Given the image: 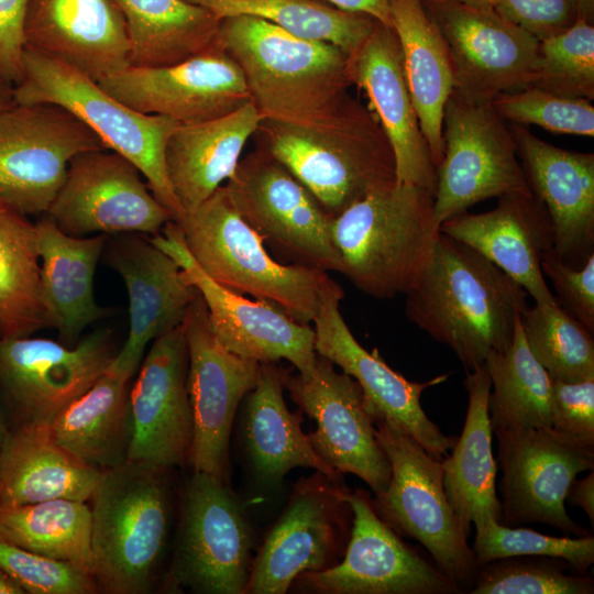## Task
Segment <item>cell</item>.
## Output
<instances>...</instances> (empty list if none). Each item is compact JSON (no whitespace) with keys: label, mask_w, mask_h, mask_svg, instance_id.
I'll use <instances>...</instances> for the list:
<instances>
[{"label":"cell","mask_w":594,"mask_h":594,"mask_svg":"<svg viewBox=\"0 0 594 594\" xmlns=\"http://www.w3.org/2000/svg\"><path fill=\"white\" fill-rule=\"evenodd\" d=\"M227 484L194 471L185 484L167 590L245 593L252 569L251 529Z\"/></svg>","instance_id":"obj_9"},{"label":"cell","mask_w":594,"mask_h":594,"mask_svg":"<svg viewBox=\"0 0 594 594\" xmlns=\"http://www.w3.org/2000/svg\"><path fill=\"white\" fill-rule=\"evenodd\" d=\"M570 506L581 507L594 526V472L581 480H574L565 496Z\"/></svg>","instance_id":"obj_53"},{"label":"cell","mask_w":594,"mask_h":594,"mask_svg":"<svg viewBox=\"0 0 594 594\" xmlns=\"http://www.w3.org/2000/svg\"><path fill=\"white\" fill-rule=\"evenodd\" d=\"M349 492L318 471L300 480L263 542L245 594H284L299 575L338 563L352 526Z\"/></svg>","instance_id":"obj_14"},{"label":"cell","mask_w":594,"mask_h":594,"mask_svg":"<svg viewBox=\"0 0 594 594\" xmlns=\"http://www.w3.org/2000/svg\"><path fill=\"white\" fill-rule=\"evenodd\" d=\"M262 120L250 101L218 119L176 128L167 141L165 161L184 213L195 210L233 176L245 143Z\"/></svg>","instance_id":"obj_30"},{"label":"cell","mask_w":594,"mask_h":594,"mask_svg":"<svg viewBox=\"0 0 594 594\" xmlns=\"http://www.w3.org/2000/svg\"><path fill=\"white\" fill-rule=\"evenodd\" d=\"M10 421L6 411V408L0 398V461L3 452V448L10 431Z\"/></svg>","instance_id":"obj_57"},{"label":"cell","mask_w":594,"mask_h":594,"mask_svg":"<svg viewBox=\"0 0 594 594\" xmlns=\"http://www.w3.org/2000/svg\"><path fill=\"white\" fill-rule=\"evenodd\" d=\"M464 386L469 396L464 426L452 453L441 460V465L447 497L470 534L472 524L501 521L502 507L487 410L491 378L485 364L466 371Z\"/></svg>","instance_id":"obj_34"},{"label":"cell","mask_w":594,"mask_h":594,"mask_svg":"<svg viewBox=\"0 0 594 594\" xmlns=\"http://www.w3.org/2000/svg\"><path fill=\"white\" fill-rule=\"evenodd\" d=\"M114 235L107 249V262L128 292L129 333L107 370L130 380L148 343L180 326L199 293L179 264L150 238Z\"/></svg>","instance_id":"obj_25"},{"label":"cell","mask_w":594,"mask_h":594,"mask_svg":"<svg viewBox=\"0 0 594 594\" xmlns=\"http://www.w3.org/2000/svg\"><path fill=\"white\" fill-rule=\"evenodd\" d=\"M576 21L594 22V0H574Z\"/></svg>","instance_id":"obj_56"},{"label":"cell","mask_w":594,"mask_h":594,"mask_svg":"<svg viewBox=\"0 0 594 594\" xmlns=\"http://www.w3.org/2000/svg\"><path fill=\"white\" fill-rule=\"evenodd\" d=\"M224 187L241 217L292 264L341 273L331 217L264 148L240 161Z\"/></svg>","instance_id":"obj_12"},{"label":"cell","mask_w":594,"mask_h":594,"mask_svg":"<svg viewBox=\"0 0 594 594\" xmlns=\"http://www.w3.org/2000/svg\"><path fill=\"white\" fill-rule=\"evenodd\" d=\"M440 232L471 246L516 280L536 304L557 302L541 271L554 245L547 208L531 191L498 197L487 212L464 211L440 224Z\"/></svg>","instance_id":"obj_27"},{"label":"cell","mask_w":594,"mask_h":594,"mask_svg":"<svg viewBox=\"0 0 594 594\" xmlns=\"http://www.w3.org/2000/svg\"><path fill=\"white\" fill-rule=\"evenodd\" d=\"M28 2L29 0H0V68L14 86L23 76Z\"/></svg>","instance_id":"obj_51"},{"label":"cell","mask_w":594,"mask_h":594,"mask_svg":"<svg viewBox=\"0 0 594 594\" xmlns=\"http://www.w3.org/2000/svg\"><path fill=\"white\" fill-rule=\"evenodd\" d=\"M472 551L476 566L508 557H549L585 574L594 563V537H554L529 528L508 527L494 519L475 525Z\"/></svg>","instance_id":"obj_45"},{"label":"cell","mask_w":594,"mask_h":594,"mask_svg":"<svg viewBox=\"0 0 594 594\" xmlns=\"http://www.w3.org/2000/svg\"><path fill=\"white\" fill-rule=\"evenodd\" d=\"M282 382L301 411L316 420L307 435L315 452L337 473H351L375 495L389 483L391 462L375 436L359 383L317 354L309 375L280 369Z\"/></svg>","instance_id":"obj_21"},{"label":"cell","mask_w":594,"mask_h":594,"mask_svg":"<svg viewBox=\"0 0 594 594\" xmlns=\"http://www.w3.org/2000/svg\"><path fill=\"white\" fill-rule=\"evenodd\" d=\"M346 499L353 517L343 560L328 569L304 573L295 581L323 594L462 593L376 514L365 491H350Z\"/></svg>","instance_id":"obj_19"},{"label":"cell","mask_w":594,"mask_h":594,"mask_svg":"<svg viewBox=\"0 0 594 594\" xmlns=\"http://www.w3.org/2000/svg\"><path fill=\"white\" fill-rule=\"evenodd\" d=\"M152 243L170 255L187 280L202 297L210 327L219 342L233 354L258 363L290 362L301 375L316 364L315 331L266 300H251L209 277L185 245L182 232L169 221Z\"/></svg>","instance_id":"obj_18"},{"label":"cell","mask_w":594,"mask_h":594,"mask_svg":"<svg viewBox=\"0 0 594 594\" xmlns=\"http://www.w3.org/2000/svg\"><path fill=\"white\" fill-rule=\"evenodd\" d=\"M491 378L487 410L493 432L510 428H551V383L522 336L520 317L512 343L485 360Z\"/></svg>","instance_id":"obj_39"},{"label":"cell","mask_w":594,"mask_h":594,"mask_svg":"<svg viewBox=\"0 0 594 594\" xmlns=\"http://www.w3.org/2000/svg\"><path fill=\"white\" fill-rule=\"evenodd\" d=\"M98 84L128 107L179 124L218 119L252 101L240 66L219 43L174 65L128 66Z\"/></svg>","instance_id":"obj_23"},{"label":"cell","mask_w":594,"mask_h":594,"mask_svg":"<svg viewBox=\"0 0 594 594\" xmlns=\"http://www.w3.org/2000/svg\"><path fill=\"white\" fill-rule=\"evenodd\" d=\"M0 566L20 583L25 593H98L97 584L90 574L67 562L34 553L1 538Z\"/></svg>","instance_id":"obj_47"},{"label":"cell","mask_w":594,"mask_h":594,"mask_svg":"<svg viewBox=\"0 0 594 594\" xmlns=\"http://www.w3.org/2000/svg\"><path fill=\"white\" fill-rule=\"evenodd\" d=\"M120 9L135 67L183 62L218 45V20L208 9L186 0H113Z\"/></svg>","instance_id":"obj_37"},{"label":"cell","mask_w":594,"mask_h":594,"mask_svg":"<svg viewBox=\"0 0 594 594\" xmlns=\"http://www.w3.org/2000/svg\"><path fill=\"white\" fill-rule=\"evenodd\" d=\"M453 1L475 8L494 9L496 0H446Z\"/></svg>","instance_id":"obj_58"},{"label":"cell","mask_w":594,"mask_h":594,"mask_svg":"<svg viewBox=\"0 0 594 594\" xmlns=\"http://www.w3.org/2000/svg\"><path fill=\"white\" fill-rule=\"evenodd\" d=\"M107 148L77 117L54 103H14L0 112V200L45 215L77 154Z\"/></svg>","instance_id":"obj_13"},{"label":"cell","mask_w":594,"mask_h":594,"mask_svg":"<svg viewBox=\"0 0 594 594\" xmlns=\"http://www.w3.org/2000/svg\"><path fill=\"white\" fill-rule=\"evenodd\" d=\"M35 224L43 300L59 339L73 346L90 324L112 315L96 301L94 288L107 235H69L46 215Z\"/></svg>","instance_id":"obj_31"},{"label":"cell","mask_w":594,"mask_h":594,"mask_svg":"<svg viewBox=\"0 0 594 594\" xmlns=\"http://www.w3.org/2000/svg\"><path fill=\"white\" fill-rule=\"evenodd\" d=\"M389 8L411 101L437 169L443 110L454 87L449 48L424 0H389Z\"/></svg>","instance_id":"obj_33"},{"label":"cell","mask_w":594,"mask_h":594,"mask_svg":"<svg viewBox=\"0 0 594 594\" xmlns=\"http://www.w3.org/2000/svg\"><path fill=\"white\" fill-rule=\"evenodd\" d=\"M348 64L352 85L365 91L389 142L396 182L420 186L435 195L437 169L411 101L393 28L376 21L361 45L348 55Z\"/></svg>","instance_id":"obj_26"},{"label":"cell","mask_w":594,"mask_h":594,"mask_svg":"<svg viewBox=\"0 0 594 594\" xmlns=\"http://www.w3.org/2000/svg\"><path fill=\"white\" fill-rule=\"evenodd\" d=\"M129 381L107 370L52 420L55 441L101 472L125 462L131 435Z\"/></svg>","instance_id":"obj_36"},{"label":"cell","mask_w":594,"mask_h":594,"mask_svg":"<svg viewBox=\"0 0 594 594\" xmlns=\"http://www.w3.org/2000/svg\"><path fill=\"white\" fill-rule=\"evenodd\" d=\"M24 42L96 81L130 66L125 22L113 0H29Z\"/></svg>","instance_id":"obj_28"},{"label":"cell","mask_w":594,"mask_h":594,"mask_svg":"<svg viewBox=\"0 0 594 594\" xmlns=\"http://www.w3.org/2000/svg\"><path fill=\"white\" fill-rule=\"evenodd\" d=\"M175 223L194 260L215 282L272 302L298 322H312L330 276L318 268L274 260L224 186Z\"/></svg>","instance_id":"obj_5"},{"label":"cell","mask_w":594,"mask_h":594,"mask_svg":"<svg viewBox=\"0 0 594 594\" xmlns=\"http://www.w3.org/2000/svg\"><path fill=\"white\" fill-rule=\"evenodd\" d=\"M529 86L593 101L594 24L576 21L570 29L539 41Z\"/></svg>","instance_id":"obj_44"},{"label":"cell","mask_w":594,"mask_h":594,"mask_svg":"<svg viewBox=\"0 0 594 594\" xmlns=\"http://www.w3.org/2000/svg\"><path fill=\"white\" fill-rule=\"evenodd\" d=\"M141 175L131 161L112 150L81 152L69 162L63 186L45 215L74 237L156 235L173 219Z\"/></svg>","instance_id":"obj_17"},{"label":"cell","mask_w":594,"mask_h":594,"mask_svg":"<svg viewBox=\"0 0 594 594\" xmlns=\"http://www.w3.org/2000/svg\"><path fill=\"white\" fill-rule=\"evenodd\" d=\"M220 47L240 66L263 120L336 129L366 109L353 99L348 55L250 15L220 20Z\"/></svg>","instance_id":"obj_1"},{"label":"cell","mask_w":594,"mask_h":594,"mask_svg":"<svg viewBox=\"0 0 594 594\" xmlns=\"http://www.w3.org/2000/svg\"><path fill=\"white\" fill-rule=\"evenodd\" d=\"M0 594H25L24 588L0 566Z\"/></svg>","instance_id":"obj_55"},{"label":"cell","mask_w":594,"mask_h":594,"mask_svg":"<svg viewBox=\"0 0 594 594\" xmlns=\"http://www.w3.org/2000/svg\"><path fill=\"white\" fill-rule=\"evenodd\" d=\"M549 557H508L476 570L469 594H593L594 579Z\"/></svg>","instance_id":"obj_43"},{"label":"cell","mask_w":594,"mask_h":594,"mask_svg":"<svg viewBox=\"0 0 594 594\" xmlns=\"http://www.w3.org/2000/svg\"><path fill=\"white\" fill-rule=\"evenodd\" d=\"M258 130L265 136L264 150L311 193L331 218L396 180L392 147L367 109L336 129L262 120Z\"/></svg>","instance_id":"obj_7"},{"label":"cell","mask_w":594,"mask_h":594,"mask_svg":"<svg viewBox=\"0 0 594 594\" xmlns=\"http://www.w3.org/2000/svg\"><path fill=\"white\" fill-rule=\"evenodd\" d=\"M407 318L449 346L465 371L513 341L527 292L471 246L439 233L417 283L405 294Z\"/></svg>","instance_id":"obj_2"},{"label":"cell","mask_w":594,"mask_h":594,"mask_svg":"<svg viewBox=\"0 0 594 594\" xmlns=\"http://www.w3.org/2000/svg\"><path fill=\"white\" fill-rule=\"evenodd\" d=\"M497 439L501 524H543L575 537L588 536L566 513L565 496L576 476L594 469V448L552 428H510Z\"/></svg>","instance_id":"obj_15"},{"label":"cell","mask_w":594,"mask_h":594,"mask_svg":"<svg viewBox=\"0 0 594 594\" xmlns=\"http://www.w3.org/2000/svg\"><path fill=\"white\" fill-rule=\"evenodd\" d=\"M373 422L392 468L386 490L372 499L376 514L399 536L417 540L433 563L468 593L477 566L468 543L470 534L447 497L441 461L386 421Z\"/></svg>","instance_id":"obj_8"},{"label":"cell","mask_w":594,"mask_h":594,"mask_svg":"<svg viewBox=\"0 0 594 594\" xmlns=\"http://www.w3.org/2000/svg\"><path fill=\"white\" fill-rule=\"evenodd\" d=\"M520 327L531 354L552 380H594L593 333L558 301L528 307Z\"/></svg>","instance_id":"obj_42"},{"label":"cell","mask_w":594,"mask_h":594,"mask_svg":"<svg viewBox=\"0 0 594 594\" xmlns=\"http://www.w3.org/2000/svg\"><path fill=\"white\" fill-rule=\"evenodd\" d=\"M343 296L342 287L329 277L312 320L316 353L359 383L373 421H386L441 461L453 449L457 438L446 436L426 415L421 395L427 388L446 382L449 374L424 383L411 382L389 367L377 349L369 352L358 342L342 317L340 302Z\"/></svg>","instance_id":"obj_16"},{"label":"cell","mask_w":594,"mask_h":594,"mask_svg":"<svg viewBox=\"0 0 594 594\" xmlns=\"http://www.w3.org/2000/svg\"><path fill=\"white\" fill-rule=\"evenodd\" d=\"M451 57L459 95L491 103L499 94L529 86L539 41L494 9L424 0Z\"/></svg>","instance_id":"obj_22"},{"label":"cell","mask_w":594,"mask_h":594,"mask_svg":"<svg viewBox=\"0 0 594 594\" xmlns=\"http://www.w3.org/2000/svg\"><path fill=\"white\" fill-rule=\"evenodd\" d=\"M14 98L16 103H54L68 110L92 130L107 148L139 168L173 221L183 218L185 213L172 189L165 161L167 141L179 123L166 117L141 113L79 70L28 48H24L23 76L14 86Z\"/></svg>","instance_id":"obj_6"},{"label":"cell","mask_w":594,"mask_h":594,"mask_svg":"<svg viewBox=\"0 0 594 594\" xmlns=\"http://www.w3.org/2000/svg\"><path fill=\"white\" fill-rule=\"evenodd\" d=\"M442 139L433 198L439 227L483 200L530 191L510 128L491 103L452 90L443 110Z\"/></svg>","instance_id":"obj_10"},{"label":"cell","mask_w":594,"mask_h":594,"mask_svg":"<svg viewBox=\"0 0 594 594\" xmlns=\"http://www.w3.org/2000/svg\"><path fill=\"white\" fill-rule=\"evenodd\" d=\"M183 329L188 348V394L194 436L189 464L228 483L229 443L238 406L258 380L261 363L228 351L215 336L198 294Z\"/></svg>","instance_id":"obj_20"},{"label":"cell","mask_w":594,"mask_h":594,"mask_svg":"<svg viewBox=\"0 0 594 594\" xmlns=\"http://www.w3.org/2000/svg\"><path fill=\"white\" fill-rule=\"evenodd\" d=\"M280 369L262 363L255 387L246 395L242 436L255 474L266 483H278L295 468H309L329 479L341 475L312 449L301 429L299 413L286 406Z\"/></svg>","instance_id":"obj_35"},{"label":"cell","mask_w":594,"mask_h":594,"mask_svg":"<svg viewBox=\"0 0 594 594\" xmlns=\"http://www.w3.org/2000/svg\"><path fill=\"white\" fill-rule=\"evenodd\" d=\"M551 386V428L594 448V380L576 383L552 380Z\"/></svg>","instance_id":"obj_49"},{"label":"cell","mask_w":594,"mask_h":594,"mask_svg":"<svg viewBox=\"0 0 594 594\" xmlns=\"http://www.w3.org/2000/svg\"><path fill=\"white\" fill-rule=\"evenodd\" d=\"M53 328L41 288L36 224L0 200V338Z\"/></svg>","instance_id":"obj_38"},{"label":"cell","mask_w":594,"mask_h":594,"mask_svg":"<svg viewBox=\"0 0 594 594\" xmlns=\"http://www.w3.org/2000/svg\"><path fill=\"white\" fill-rule=\"evenodd\" d=\"M530 191L550 216L556 253L581 266L594 253V154L557 147L510 124Z\"/></svg>","instance_id":"obj_29"},{"label":"cell","mask_w":594,"mask_h":594,"mask_svg":"<svg viewBox=\"0 0 594 594\" xmlns=\"http://www.w3.org/2000/svg\"><path fill=\"white\" fill-rule=\"evenodd\" d=\"M208 9L218 20L250 15L305 40L332 44L353 53L376 20L339 9L323 0H186Z\"/></svg>","instance_id":"obj_41"},{"label":"cell","mask_w":594,"mask_h":594,"mask_svg":"<svg viewBox=\"0 0 594 594\" xmlns=\"http://www.w3.org/2000/svg\"><path fill=\"white\" fill-rule=\"evenodd\" d=\"M129 405L127 461L168 471L189 464L194 420L183 323L153 340L130 389Z\"/></svg>","instance_id":"obj_24"},{"label":"cell","mask_w":594,"mask_h":594,"mask_svg":"<svg viewBox=\"0 0 594 594\" xmlns=\"http://www.w3.org/2000/svg\"><path fill=\"white\" fill-rule=\"evenodd\" d=\"M433 198L426 188L395 180L331 218L341 274L375 298L409 292L428 265L440 233Z\"/></svg>","instance_id":"obj_3"},{"label":"cell","mask_w":594,"mask_h":594,"mask_svg":"<svg viewBox=\"0 0 594 594\" xmlns=\"http://www.w3.org/2000/svg\"><path fill=\"white\" fill-rule=\"evenodd\" d=\"M491 105L503 120L513 124H535L553 133L594 136V107L585 99L527 86L497 95Z\"/></svg>","instance_id":"obj_46"},{"label":"cell","mask_w":594,"mask_h":594,"mask_svg":"<svg viewBox=\"0 0 594 594\" xmlns=\"http://www.w3.org/2000/svg\"><path fill=\"white\" fill-rule=\"evenodd\" d=\"M112 332L99 328L68 346L45 338H0V398L10 426L50 425L111 364Z\"/></svg>","instance_id":"obj_11"},{"label":"cell","mask_w":594,"mask_h":594,"mask_svg":"<svg viewBox=\"0 0 594 594\" xmlns=\"http://www.w3.org/2000/svg\"><path fill=\"white\" fill-rule=\"evenodd\" d=\"M494 10L538 41L570 29L578 20L574 0H496Z\"/></svg>","instance_id":"obj_50"},{"label":"cell","mask_w":594,"mask_h":594,"mask_svg":"<svg viewBox=\"0 0 594 594\" xmlns=\"http://www.w3.org/2000/svg\"><path fill=\"white\" fill-rule=\"evenodd\" d=\"M100 475L63 449L50 425L12 426L0 461V506L58 498L87 502Z\"/></svg>","instance_id":"obj_32"},{"label":"cell","mask_w":594,"mask_h":594,"mask_svg":"<svg viewBox=\"0 0 594 594\" xmlns=\"http://www.w3.org/2000/svg\"><path fill=\"white\" fill-rule=\"evenodd\" d=\"M91 512L86 502L51 499L0 506V538L34 553L67 562L92 576Z\"/></svg>","instance_id":"obj_40"},{"label":"cell","mask_w":594,"mask_h":594,"mask_svg":"<svg viewBox=\"0 0 594 594\" xmlns=\"http://www.w3.org/2000/svg\"><path fill=\"white\" fill-rule=\"evenodd\" d=\"M541 271L554 286L557 301L592 333L594 332V253L574 267L553 250L541 260Z\"/></svg>","instance_id":"obj_48"},{"label":"cell","mask_w":594,"mask_h":594,"mask_svg":"<svg viewBox=\"0 0 594 594\" xmlns=\"http://www.w3.org/2000/svg\"><path fill=\"white\" fill-rule=\"evenodd\" d=\"M168 470L125 461L101 472L91 501L98 593H150L169 537Z\"/></svg>","instance_id":"obj_4"},{"label":"cell","mask_w":594,"mask_h":594,"mask_svg":"<svg viewBox=\"0 0 594 594\" xmlns=\"http://www.w3.org/2000/svg\"><path fill=\"white\" fill-rule=\"evenodd\" d=\"M339 9L363 13L392 28L389 0H323Z\"/></svg>","instance_id":"obj_52"},{"label":"cell","mask_w":594,"mask_h":594,"mask_svg":"<svg viewBox=\"0 0 594 594\" xmlns=\"http://www.w3.org/2000/svg\"><path fill=\"white\" fill-rule=\"evenodd\" d=\"M14 103H16L14 98V85L4 76L0 68V112Z\"/></svg>","instance_id":"obj_54"}]
</instances>
